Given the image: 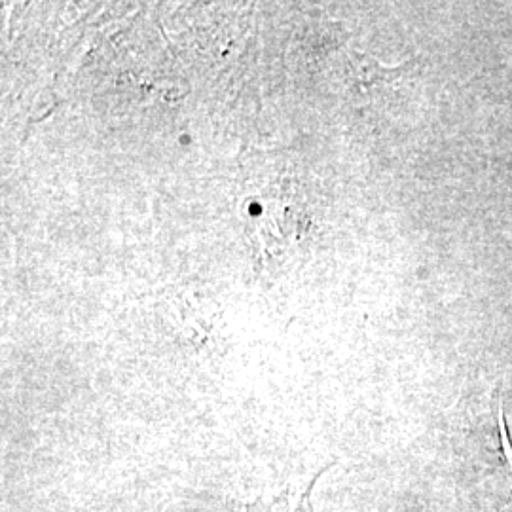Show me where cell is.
<instances>
[{
  "label": "cell",
  "mask_w": 512,
  "mask_h": 512,
  "mask_svg": "<svg viewBox=\"0 0 512 512\" xmlns=\"http://www.w3.org/2000/svg\"><path fill=\"white\" fill-rule=\"evenodd\" d=\"M473 494L480 512H512V440L501 406L494 433L473 465Z\"/></svg>",
  "instance_id": "6da1fadb"
},
{
  "label": "cell",
  "mask_w": 512,
  "mask_h": 512,
  "mask_svg": "<svg viewBox=\"0 0 512 512\" xmlns=\"http://www.w3.org/2000/svg\"><path fill=\"white\" fill-rule=\"evenodd\" d=\"M332 465L321 467L302 490H283L272 497H258L253 501H226L228 512H313L311 494L321 475H325Z\"/></svg>",
  "instance_id": "7a4b0ae2"
}]
</instances>
